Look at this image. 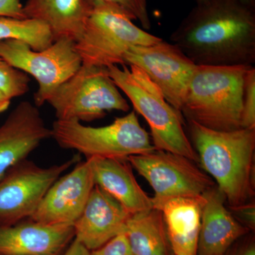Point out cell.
I'll list each match as a JSON object with an SVG mask.
<instances>
[{
  "label": "cell",
  "mask_w": 255,
  "mask_h": 255,
  "mask_svg": "<svg viewBox=\"0 0 255 255\" xmlns=\"http://www.w3.org/2000/svg\"><path fill=\"white\" fill-rule=\"evenodd\" d=\"M171 41L196 65L253 66L255 6L243 0H201Z\"/></svg>",
  "instance_id": "cell-1"
},
{
  "label": "cell",
  "mask_w": 255,
  "mask_h": 255,
  "mask_svg": "<svg viewBox=\"0 0 255 255\" xmlns=\"http://www.w3.org/2000/svg\"><path fill=\"white\" fill-rule=\"evenodd\" d=\"M187 122L199 162L228 204L233 209L249 204L255 194V129L222 131Z\"/></svg>",
  "instance_id": "cell-2"
},
{
  "label": "cell",
  "mask_w": 255,
  "mask_h": 255,
  "mask_svg": "<svg viewBox=\"0 0 255 255\" xmlns=\"http://www.w3.org/2000/svg\"><path fill=\"white\" fill-rule=\"evenodd\" d=\"M251 66L196 65L181 113L216 130L242 128L245 80Z\"/></svg>",
  "instance_id": "cell-3"
},
{
  "label": "cell",
  "mask_w": 255,
  "mask_h": 255,
  "mask_svg": "<svg viewBox=\"0 0 255 255\" xmlns=\"http://www.w3.org/2000/svg\"><path fill=\"white\" fill-rule=\"evenodd\" d=\"M129 67L112 65L107 70L119 90L145 119L155 150L172 152L199 162L197 153L184 132L182 114L166 100L160 89L143 70L135 65Z\"/></svg>",
  "instance_id": "cell-4"
},
{
  "label": "cell",
  "mask_w": 255,
  "mask_h": 255,
  "mask_svg": "<svg viewBox=\"0 0 255 255\" xmlns=\"http://www.w3.org/2000/svg\"><path fill=\"white\" fill-rule=\"evenodd\" d=\"M132 21L118 6L102 4L90 7L83 31L75 42L82 65L105 68L127 65L124 55L130 47L150 46L162 40Z\"/></svg>",
  "instance_id": "cell-5"
},
{
  "label": "cell",
  "mask_w": 255,
  "mask_h": 255,
  "mask_svg": "<svg viewBox=\"0 0 255 255\" xmlns=\"http://www.w3.org/2000/svg\"><path fill=\"white\" fill-rule=\"evenodd\" d=\"M51 137L65 149L75 150L87 158L127 159L155 150L148 132L135 112L102 127H86L75 120L55 121Z\"/></svg>",
  "instance_id": "cell-6"
},
{
  "label": "cell",
  "mask_w": 255,
  "mask_h": 255,
  "mask_svg": "<svg viewBox=\"0 0 255 255\" xmlns=\"http://www.w3.org/2000/svg\"><path fill=\"white\" fill-rule=\"evenodd\" d=\"M58 120L92 122L111 111L127 112L130 106L109 75L108 70L82 65L50 97Z\"/></svg>",
  "instance_id": "cell-7"
},
{
  "label": "cell",
  "mask_w": 255,
  "mask_h": 255,
  "mask_svg": "<svg viewBox=\"0 0 255 255\" xmlns=\"http://www.w3.org/2000/svg\"><path fill=\"white\" fill-rule=\"evenodd\" d=\"M0 56L14 68L31 75L38 84L36 107L47 103L55 90L82 66L75 41L61 38L41 50L32 49L18 40L0 41Z\"/></svg>",
  "instance_id": "cell-8"
},
{
  "label": "cell",
  "mask_w": 255,
  "mask_h": 255,
  "mask_svg": "<svg viewBox=\"0 0 255 255\" xmlns=\"http://www.w3.org/2000/svg\"><path fill=\"white\" fill-rule=\"evenodd\" d=\"M132 167L145 178L154 191L153 209L177 197H199L216 186L207 174L184 156L163 150L128 157Z\"/></svg>",
  "instance_id": "cell-9"
},
{
  "label": "cell",
  "mask_w": 255,
  "mask_h": 255,
  "mask_svg": "<svg viewBox=\"0 0 255 255\" xmlns=\"http://www.w3.org/2000/svg\"><path fill=\"white\" fill-rule=\"evenodd\" d=\"M79 159L75 155L48 167L25 159L8 171L0 179V227L31 219L52 184Z\"/></svg>",
  "instance_id": "cell-10"
},
{
  "label": "cell",
  "mask_w": 255,
  "mask_h": 255,
  "mask_svg": "<svg viewBox=\"0 0 255 255\" xmlns=\"http://www.w3.org/2000/svg\"><path fill=\"white\" fill-rule=\"evenodd\" d=\"M124 60L126 65L143 70L160 89L166 100L181 113L196 67L182 50L173 43L161 40L150 46L130 47Z\"/></svg>",
  "instance_id": "cell-11"
},
{
  "label": "cell",
  "mask_w": 255,
  "mask_h": 255,
  "mask_svg": "<svg viewBox=\"0 0 255 255\" xmlns=\"http://www.w3.org/2000/svg\"><path fill=\"white\" fill-rule=\"evenodd\" d=\"M95 186L90 159L78 162L71 172L52 184L30 219L44 224L73 226Z\"/></svg>",
  "instance_id": "cell-12"
},
{
  "label": "cell",
  "mask_w": 255,
  "mask_h": 255,
  "mask_svg": "<svg viewBox=\"0 0 255 255\" xmlns=\"http://www.w3.org/2000/svg\"><path fill=\"white\" fill-rule=\"evenodd\" d=\"M50 137L38 107L27 101L18 104L0 127V179Z\"/></svg>",
  "instance_id": "cell-13"
},
{
  "label": "cell",
  "mask_w": 255,
  "mask_h": 255,
  "mask_svg": "<svg viewBox=\"0 0 255 255\" xmlns=\"http://www.w3.org/2000/svg\"><path fill=\"white\" fill-rule=\"evenodd\" d=\"M130 216L118 201L95 185L82 214L73 225L74 238L89 251H95L124 234Z\"/></svg>",
  "instance_id": "cell-14"
},
{
  "label": "cell",
  "mask_w": 255,
  "mask_h": 255,
  "mask_svg": "<svg viewBox=\"0 0 255 255\" xmlns=\"http://www.w3.org/2000/svg\"><path fill=\"white\" fill-rule=\"evenodd\" d=\"M203 198L197 255H225L250 229L228 211L226 198L216 186Z\"/></svg>",
  "instance_id": "cell-15"
},
{
  "label": "cell",
  "mask_w": 255,
  "mask_h": 255,
  "mask_svg": "<svg viewBox=\"0 0 255 255\" xmlns=\"http://www.w3.org/2000/svg\"><path fill=\"white\" fill-rule=\"evenodd\" d=\"M74 236L72 226L21 221L0 227V255H60Z\"/></svg>",
  "instance_id": "cell-16"
},
{
  "label": "cell",
  "mask_w": 255,
  "mask_h": 255,
  "mask_svg": "<svg viewBox=\"0 0 255 255\" xmlns=\"http://www.w3.org/2000/svg\"><path fill=\"white\" fill-rule=\"evenodd\" d=\"M95 185L118 201L131 215L153 209L152 198L140 187L127 159L91 157Z\"/></svg>",
  "instance_id": "cell-17"
},
{
  "label": "cell",
  "mask_w": 255,
  "mask_h": 255,
  "mask_svg": "<svg viewBox=\"0 0 255 255\" xmlns=\"http://www.w3.org/2000/svg\"><path fill=\"white\" fill-rule=\"evenodd\" d=\"M203 202V195L177 197L161 208L172 255H197Z\"/></svg>",
  "instance_id": "cell-18"
},
{
  "label": "cell",
  "mask_w": 255,
  "mask_h": 255,
  "mask_svg": "<svg viewBox=\"0 0 255 255\" xmlns=\"http://www.w3.org/2000/svg\"><path fill=\"white\" fill-rule=\"evenodd\" d=\"M25 17L49 27L53 42L61 38L77 41L81 36L90 7L84 0H26Z\"/></svg>",
  "instance_id": "cell-19"
},
{
  "label": "cell",
  "mask_w": 255,
  "mask_h": 255,
  "mask_svg": "<svg viewBox=\"0 0 255 255\" xmlns=\"http://www.w3.org/2000/svg\"><path fill=\"white\" fill-rule=\"evenodd\" d=\"M124 234L132 255H171L163 216L159 210L131 215Z\"/></svg>",
  "instance_id": "cell-20"
},
{
  "label": "cell",
  "mask_w": 255,
  "mask_h": 255,
  "mask_svg": "<svg viewBox=\"0 0 255 255\" xmlns=\"http://www.w3.org/2000/svg\"><path fill=\"white\" fill-rule=\"evenodd\" d=\"M10 39L25 42L35 50L45 49L53 43L46 23L33 18L0 16V41Z\"/></svg>",
  "instance_id": "cell-21"
},
{
  "label": "cell",
  "mask_w": 255,
  "mask_h": 255,
  "mask_svg": "<svg viewBox=\"0 0 255 255\" xmlns=\"http://www.w3.org/2000/svg\"><path fill=\"white\" fill-rule=\"evenodd\" d=\"M27 74L14 68L0 56V91L9 98L21 97L29 90Z\"/></svg>",
  "instance_id": "cell-22"
},
{
  "label": "cell",
  "mask_w": 255,
  "mask_h": 255,
  "mask_svg": "<svg viewBox=\"0 0 255 255\" xmlns=\"http://www.w3.org/2000/svg\"><path fill=\"white\" fill-rule=\"evenodd\" d=\"M89 7L98 5L110 4L118 6L137 20L145 29L151 27L150 16L147 11V0H84Z\"/></svg>",
  "instance_id": "cell-23"
},
{
  "label": "cell",
  "mask_w": 255,
  "mask_h": 255,
  "mask_svg": "<svg viewBox=\"0 0 255 255\" xmlns=\"http://www.w3.org/2000/svg\"><path fill=\"white\" fill-rule=\"evenodd\" d=\"M242 128L255 129V68L251 66L247 73L243 93Z\"/></svg>",
  "instance_id": "cell-24"
},
{
  "label": "cell",
  "mask_w": 255,
  "mask_h": 255,
  "mask_svg": "<svg viewBox=\"0 0 255 255\" xmlns=\"http://www.w3.org/2000/svg\"><path fill=\"white\" fill-rule=\"evenodd\" d=\"M91 255H132L125 234L119 235L103 246L91 251Z\"/></svg>",
  "instance_id": "cell-25"
},
{
  "label": "cell",
  "mask_w": 255,
  "mask_h": 255,
  "mask_svg": "<svg viewBox=\"0 0 255 255\" xmlns=\"http://www.w3.org/2000/svg\"><path fill=\"white\" fill-rule=\"evenodd\" d=\"M21 0H0V16L26 18Z\"/></svg>",
  "instance_id": "cell-26"
},
{
  "label": "cell",
  "mask_w": 255,
  "mask_h": 255,
  "mask_svg": "<svg viewBox=\"0 0 255 255\" xmlns=\"http://www.w3.org/2000/svg\"><path fill=\"white\" fill-rule=\"evenodd\" d=\"M225 255H255L254 239L246 241L236 247H232Z\"/></svg>",
  "instance_id": "cell-27"
},
{
  "label": "cell",
  "mask_w": 255,
  "mask_h": 255,
  "mask_svg": "<svg viewBox=\"0 0 255 255\" xmlns=\"http://www.w3.org/2000/svg\"><path fill=\"white\" fill-rule=\"evenodd\" d=\"M241 216V219L247 223V227L248 228H255V205L249 204L241 206L238 209H234Z\"/></svg>",
  "instance_id": "cell-28"
},
{
  "label": "cell",
  "mask_w": 255,
  "mask_h": 255,
  "mask_svg": "<svg viewBox=\"0 0 255 255\" xmlns=\"http://www.w3.org/2000/svg\"><path fill=\"white\" fill-rule=\"evenodd\" d=\"M63 255H91V251L76 239H74Z\"/></svg>",
  "instance_id": "cell-29"
},
{
  "label": "cell",
  "mask_w": 255,
  "mask_h": 255,
  "mask_svg": "<svg viewBox=\"0 0 255 255\" xmlns=\"http://www.w3.org/2000/svg\"><path fill=\"white\" fill-rule=\"evenodd\" d=\"M11 99L0 91V114L3 113L9 107Z\"/></svg>",
  "instance_id": "cell-30"
},
{
  "label": "cell",
  "mask_w": 255,
  "mask_h": 255,
  "mask_svg": "<svg viewBox=\"0 0 255 255\" xmlns=\"http://www.w3.org/2000/svg\"><path fill=\"white\" fill-rule=\"evenodd\" d=\"M199 1H201V0H196V2ZM243 1H246V2L249 3V4L255 5V0H243Z\"/></svg>",
  "instance_id": "cell-31"
}]
</instances>
